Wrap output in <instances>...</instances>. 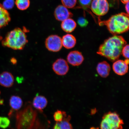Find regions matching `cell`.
Segmentation results:
<instances>
[{
    "label": "cell",
    "mask_w": 129,
    "mask_h": 129,
    "mask_svg": "<svg viewBox=\"0 0 129 129\" xmlns=\"http://www.w3.org/2000/svg\"><path fill=\"white\" fill-rule=\"evenodd\" d=\"M126 44L123 37L114 35L105 40L100 46L97 53L114 62L118 59L122 54V48Z\"/></svg>",
    "instance_id": "cell-1"
},
{
    "label": "cell",
    "mask_w": 129,
    "mask_h": 129,
    "mask_svg": "<svg viewBox=\"0 0 129 129\" xmlns=\"http://www.w3.org/2000/svg\"><path fill=\"white\" fill-rule=\"evenodd\" d=\"M99 22L100 26H106L109 32L113 35L125 33L129 29V14L124 13L113 15L106 20H99Z\"/></svg>",
    "instance_id": "cell-2"
},
{
    "label": "cell",
    "mask_w": 129,
    "mask_h": 129,
    "mask_svg": "<svg viewBox=\"0 0 129 129\" xmlns=\"http://www.w3.org/2000/svg\"><path fill=\"white\" fill-rule=\"evenodd\" d=\"M28 42L27 36L23 29L17 28L8 33L3 40V46L15 50L23 49Z\"/></svg>",
    "instance_id": "cell-3"
},
{
    "label": "cell",
    "mask_w": 129,
    "mask_h": 129,
    "mask_svg": "<svg viewBox=\"0 0 129 129\" xmlns=\"http://www.w3.org/2000/svg\"><path fill=\"white\" fill-rule=\"evenodd\" d=\"M123 120L116 112L106 113L103 116L101 124V129H122Z\"/></svg>",
    "instance_id": "cell-4"
},
{
    "label": "cell",
    "mask_w": 129,
    "mask_h": 129,
    "mask_svg": "<svg viewBox=\"0 0 129 129\" xmlns=\"http://www.w3.org/2000/svg\"><path fill=\"white\" fill-rule=\"evenodd\" d=\"M91 5L92 11L96 15L104 16L108 12L109 5L107 0H93Z\"/></svg>",
    "instance_id": "cell-5"
},
{
    "label": "cell",
    "mask_w": 129,
    "mask_h": 129,
    "mask_svg": "<svg viewBox=\"0 0 129 129\" xmlns=\"http://www.w3.org/2000/svg\"><path fill=\"white\" fill-rule=\"evenodd\" d=\"M45 46L48 51L57 52L60 51L62 46V38L56 35H50L46 39Z\"/></svg>",
    "instance_id": "cell-6"
},
{
    "label": "cell",
    "mask_w": 129,
    "mask_h": 129,
    "mask_svg": "<svg viewBox=\"0 0 129 129\" xmlns=\"http://www.w3.org/2000/svg\"><path fill=\"white\" fill-rule=\"evenodd\" d=\"M52 69L54 72L58 75H65L69 70L68 63L64 59H58L53 63Z\"/></svg>",
    "instance_id": "cell-7"
},
{
    "label": "cell",
    "mask_w": 129,
    "mask_h": 129,
    "mask_svg": "<svg viewBox=\"0 0 129 129\" xmlns=\"http://www.w3.org/2000/svg\"><path fill=\"white\" fill-rule=\"evenodd\" d=\"M54 15L56 20L62 22L72 17L73 14L63 5H59L55 10Z\"/></svg>",
    "instance_id": "cell-8"
},
{
    "label": "cell",
    "mask_w": 129,
    "mask_h": 129,
    "mask_svg": "<svg viewBox=\"0 0 129 129\" xmlns=\"http://www.w3.org/2000/svg\"><path fill=\"white\" fill-rule=\"evenodd\" d=\"M67 62L73 66H78L81 64L84 60L82 53L77 51L69 52L67 56Z\"/></svg>",
    "instance_id": "cell-9"
},
{
    "label": "cell",
    "mask_w": 129,
    "mask_h": 129,
    "mask_svg": "<svg viewBox=\"0 0 129 129\" xmlns=\"http://www.w3.org/2000/svg\"><path fill=\"white\" fill-rule=\"evenodd\" d=\"M113 70L117 75L122 76L125 75L128 72V64L124 61L118 60L114 61L112 66Z\"/></svg>",
    "instance_id": "cell-10"
},
{
    "label": "cell",
    "mask_w": 129,
    "mask_h": 129,
    "mask_svg": "<svg viewBox=\"0 0 129 129\" xmlns=\"http://www.w3.org/2000/svg\"><path fill=\"white\" fill-rule=\"evenodd\" d=\"M14 78L9 72H4L0 74V85L6 88L12 87L14 84Z\"/></svg>",
    "instance_id": "cell-11"
},
{
    "label": "cell",
    "mask_w": 129,
    "mask_h": 129,
    "mask_svg": "<svg viewBox=\"0 0 129 129\" xmlns=\"http://www.w3.org/2000/svg\"><path fill=\"white\" fill-rule=\"evenodd\" d=\"M111 69L110 65L106 61L99 63L96 68L98 73L103 78H106L108 76Z\"/></svg>",
    "instance_id": "cell-12"
},
{
    "label": "cell",
    "mask_w": 129,
    "mask_h": 129,
    "mask_svg": "<svg viewBox=\"0 0 129 129\" xmlns=\"http://www.w3.org/2000/svg\"><path fill=\"white\" fill-rule=\"evenodd\" d=\"M62 46L67 49H71L74 47L76 43V39L73 35L67 34L62 38Z\"/></svg>",
    "instance_id": "cell-13"
},
{
    "label": "cell",
    "mask_w": 129,
    "mask_h": 129,
    "mask_svg": "<svg viewBox=\"0 0 129 129\" xmlns=\"http://www.w3.org/2000/svg\"><path fill=\"white\" fill-rule=\"evenodd\" d=\"M47 104V100L44 96L37 95L33 99V105L38 110H42L46 107Z\"/></svg>",
    "instance_id": "cell-14"
},
{
    "label": "cell",
    "mask_w": 129,
    "mask_h": 129,
    "mask_svg": "<svg viewBox=\"0 0 129 129\" xmlns=\"http://www.w3.org/2000/svg\"><path fill=\"white\" fill-rule=\"evenodd\" d=\"M11 20L10 15L8 11L0 4V28L6 26Z\"/></svg>",
    "instance_id": "cell-15"
},
{
    "label": "cell",
    "mask_w": 129,
    "mask_h": 129,
    "mask_svg": "<svg viewBox=\"0 0 129 129\" xmlns=\"http://www.w3.org/2000/svg\"><path fill=\"white\" fill-rule=\"evenodd\" d=\"M77 27L76 22L71 18L63 21L61 24V27L64 32L70 33L74 31Z\"/></svg>",
    "instance_id": "cell-16"
},
{
    "label": "cell",
    "mask_w": 129,
    "mask_h": 129,
    "mask_svg": "<svg viewBox=\"0 0 129 129\" xmlns=\"http://www.w3.org/2000/svg\"><path fill=\"white\" fill-rule=\"evenodd\" d=\"M71 119L70 115H67L63 119L59 122H56L53 129H73L70 121Z\"/></svg>",
    "instance_id": "cell-17"
},
{
    "label": "cell",
    "mask_w": 129,
    "mask_h": 129,
    "mask_svg": "<svg viewBox=\"0 0 129 129\" xmlns=\"http://www.w3.org/2000/svg\"><path fill=\"white\" fill-rule=\"evenodd\" d=\"M9 104L12 110H18L22 107L23 105V101L20 97L12 96L10 99Z\"/></svg>",
    "instance_id": "cell-18"
},
{
    "label": "cell",
    "mask_w": 129,
    "mask_h": 129,
    "mask_svg": "<svg viewBox=\"0 0 129 129\" xmlns=\"http://www.w3.org/2000/svg\"><path fill=\"white\" fill-rule=\"evenodd\" d=\"M15 4L18 9L20 10H26L29 7L30 0H16Z\"/></svg>",
    "instance_id": "cell-19"
},
{
    "label": "cell",
    "mask_w": 129,
    "mask_h": 129,
    "mask_svg": "<svg viewBox=\"0 0 129 129\" xmlns=\"http://www.w3.org/2000/svg\"><path fill=\"white\" fill-rule=\"evenodd\" d=\"M67 115L66 112L57 110L54 112L53 117L54 120L56 122H59L62 121Z\"/></svg>",
    "instance_id": "cell-20"
},
{
    "label": "cell",
    "mask_w": 129,
    "mask_h": 129,
    "mask_svg": "<svg viewBox=\"0 0 129 129\" xmlns=\"http://www.w3.org/2000/svg\"><path fill=\"white\" fill-rule=\"evenodd\" d=\"M62 4L64 7L69 9H72L75 7L77 0H61Z\"/></svg>",
    "instance_id": "cell-21"
},
{
    "label": "cell",
    "mask_w": 129,
    "mask_h": 129,
    "mask_svg": "<svg viewBox=\"0 0 129 129\" xmlns=\"http://www.w3.org/2000/svg\"><path fill=\"white\" fill-rule=\"evenodd\" d=\"M10 123V120L8 117H0V128H6L9 126Z\"/></svg>",
    "instance_id": "cell-22"
},
{
    "label": "cell",
    "mask_w": 129,
    "mask_h": 129,
    "mask_svg": "<svg viewBox=\"0 0 129 129\" xmlns=\"http://www.w3.org/2000/svg\"><path fill=\"white\" fill-rule=\"evenodd\" d=\"M93 0H78L79 4L82 8L85 9L90 8V6Z\"/></svg>",
    "instance_id": "cell-23"
},
{
    "label": "cell",
    "mask_w": 129,
    "mask_h": 129,
    "mask_svg": "<svg viewBox=\"0 0 129 129\" xmlns=\"http://www.w3.org/2000/svg\"><path fill=\"white\" fill-rule=\"evenodd\" d=\"M14 4L15 1L14 0H5L3 6L6 10H9L14 7Z\"/></svg>",
    "instance_id": "cell-24"
},
{
    "label": "cell",
    "mask_w": 129,
    "mask_h": 129,
    "mask_svg": "<svg viewBox=\"0 0 129 129\" xmlns=\"http://www.w3.org/2000/svg\"><path fill=\"white\" fill-rule=\"evenodd\" d=\"M77 23L80 27H84L87 25L88 22V20L84 17H81L79 18L77 20Z\"/></svg>",
    "instance_id": "cell-25"
},
{
    "label": "cell",
    "mask_w": 129,
    "mask_h": 129,
    "mask_svg": "<svg viewBox=\"0 0 129 129\" xmlns=\"http://www.w3.org/2000/svg\"><path fill=\"white\" fill-rule=\"evenodd\" d=\"M129 46L128 45H125L122 50L121 54L126 59H128L129 58Z\"/></svg>",
    "instance_id": "cell-26"
},
{
    "label": "cell",
    "mask_w": 129,
    "mask_h": 129,
    "mask_svg": "<svg viewBox=\"0 0 129 129\" xmlns=\"http://www.w3.org/2000/svg\"><path fill=\"white\" fill-rule=\"evenodd\" d=\"M125 9L127 14H129V2L125 4Z\"/></svg>",
    "instance_id": "cell-27"
},
{
    "label": "cell",
    "mask_w": 129,
    "mask_h": 129,
    "mask_svg": "<svg viewBox=\"0 0 129 129\" xmlns=\"http://www.w3.org/2000/svg\"><path fill=\"white\" fill-rule=\"evenodd\" d=\"M11 62L13 64H15L17 63V60L15 58H12L11 59Z\"/></svg>",
    "instance_id": "cell-28"
},
{
    "label": "cell",
    "mask_w": 129,
    "mask_h": 129,
    "mask_svg": "<svg viewBox=\"0 0 129 129\" xmlns=\"http://www.w3.org/2000/svg\"><path fill=\"white\" fill-rule=\"evenodd\" d=\"M120 1L124 4H125L129 2V0H120Z\"/></svg>",
    "instance_id": "cell-29"
},
{
    "label": "cell",
    "mask_w": 129,
    "mask_h": 129,
    "mask_svg": "<svg viewBox=\"0 0 129 129\" xmlns=\"http://www.w3.org/2000/svg\"><path fill=\"white\" fill-rule=\"evenodd\" d=\"M125 61V62L127 64H128L129 61L128 59H125V60H124Z\"/></svg>",
    "instance_id": "cell-30"
},
{
    "label": "cell",
    "mask_w": 129,
    "mask_h": 129,
    "mask_svg": "<svg viewBox=\"0 0 129 129\" xmlns=\"http://www.w3.org/2000/svg\"><path fill=\"white\" fill-rule=\"evenodd\" d=\"M2 39V37L1 36H0V40H1Z\"/></svg>",
    "instance_id": "cell-31"
},
{
    "label": "cell",
    "mask_w": 129,
    "mask_h": 129,
    "mask_svg": "<svg viewBox=\"0 0 129 129\" xmlns=\"http://www.w3.org/2000/svg\"><path fill=\"white\" fill-rule=\"evenodd\" d=\"M0 94H1V92H0Z\"/></svg>",
    "instance_id": "cell-32"
}]
</instances>
